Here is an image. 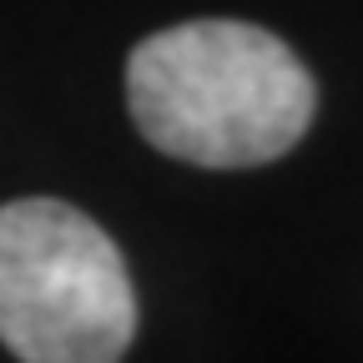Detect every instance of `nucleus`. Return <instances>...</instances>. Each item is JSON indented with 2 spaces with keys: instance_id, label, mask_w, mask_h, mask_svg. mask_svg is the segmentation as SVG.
I'll return each mask as SVG.
<instances>
[{
  "instance_id": "f03ea898",
  "label": "nucleus",
  "mask_w": 363,
  "mask_h": 363,
  "mask_svg": "<svg viewBox=\"0 0 363 363\" xmlns=\"http://www.w3.org/2000/svg\"><path fill=\"white\" fill-rule=\"evenodd\" d=\"M136 338L116 242L56 197L0 207V343L26 363H111Z\"/></svg>"
},
{
  "instance_id": "f257e3e1",
  "label": "nucleus",
  "mask_w": 363,
  "mask_h": 363,
  "mask_svg": "<svg viewBox=\"0 0 363 363\" xmlns=\"http://www.w3.org/2000/svg\"><path fill=\"white\" fill-rule=\"evenodd\" d=\"M126 101L157 152L233 172L293 152L318 91L272 30L247 21H187L131 51Z\"/></svg>"
}]
</instances>
